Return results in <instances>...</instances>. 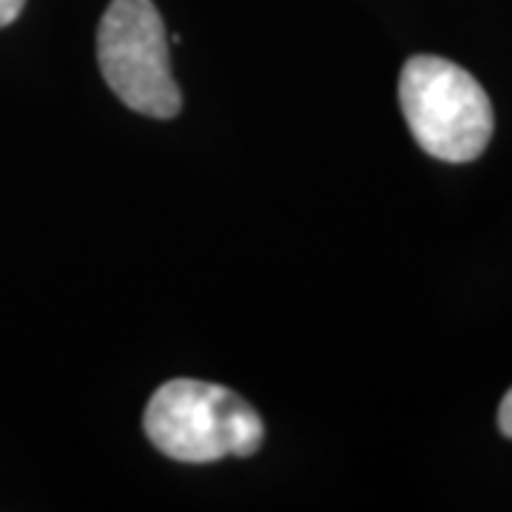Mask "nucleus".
Wrapping results in <instances>:
<instances>
[{"label":"nucleus","mask_w":512,"mask_h":512,"mask_svg":"<svg viewBox=\"0 0 512 512\" xmlns=\"http://www.w3.org/2000/svg\"><path fill=\"white\" fill-rule=\"evenodd\" d=\"M148 441L183 464L248 458L265 441V424L251 404L222 384L171 379L154 390L143 413Z\"/></svg>","instance_id":"f257e3e1"},{"label":"nucleus","mask_w":512,"mask_h":512,"mask_svg":"<svg viewBox=\"0 0 512 512\" xmlns=\"http://www.w3.org/2000/svg\"><path fill=\"white\" fill-rule=\"evenodd\" d=\"M399 103L421 151L444 163H473L493 137V103L453 60L416 55L399 77Z\"/></svg>","instance_id":"f03ea898"},{"label":"nucleus","mask_w":512,"mask_h":512,"mask_svg":"<svg viewBox=\"0 0 512 512\" xmlns=\"http://www.w3.org/2000/svg\"><path fill=\"white\" fill-rule=\"evenodd\" d=\"M23 6H26V0H0V29L15 23L23 12Z\"/></svg>","instance_id":"39448f33"},{"label":"nucleus","mask_w":512,"mask_h":512,"mask_svg":"<svg viewBox=\"0 0 512 512\" xmlns=\"http://www.w3.org/2000/svg\"><path fill=\"white\" fill-rule=\"evenodd\" d=\"M498 430H501V436L512 439V387L507 390V396L501 399V407H498Z\"/></svg>","instance_id":"20e7f679"},{"label":"nucleus","mask_w":512,"mask_h":512,"mask_svg":"<svg viewBox=\"0 0 512 512\" xmlns=\"http://www.w3.org/2000/svg\"><path fill=\"white\" fill-rule=\"evenodd\" d=\"M97 63L114 97L131 111L171 120L183 109L165 23L151 0H111L97 26Z\"/></svg>","instance_id":"7ed1b4c3"}]
</instances>
